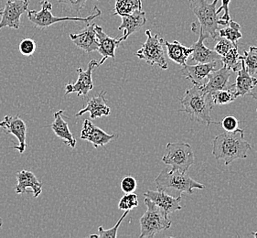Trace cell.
<instances>
[{"label":"cell","instance_id":"obj_8","mask_svg":"<svg viewBox=\"0 0 257 238\" xmlns=\"http://www.w3.org/2000/svg\"><path fill=\"white\" fill-rule=\"evenodd\" d=\"M147 41L136 53L140 60H143L150 65H158L162 70H167L169 65L166 61L164 52V42L163 38H160L159 34L152 35L151 31H146Z\"/></svg>","mask_w":257,"mask_h":238},{"label":"cell","instance_id":"obj_7","mask_svg":"<svg viewBox=\"0 0 257 238\" xmlns=\"http://www.w3.org/2000/svg\"><path fill=\"white\" fill-rule=\"evenodd\" d=\"M194 153L190 144L185 142L168 143L166 146V153L162 161L166 165L171 167L172 170L181 171H189L194 163Z\"/></svg>","mask_w":257,"mask_h":238},{"label":"cell","instance_id":"obj_22","mask_svg":"<svg viewBox=\"0 0 257 238\" xmlns=\"http://www.w3.org/2000/svg\"><path fill=\"white\" fill-rule=\"evenodd\" d=\"M63 110H60L54 114V121L49 127L52 128L53 132L55 133L58 138L62 139L64 143H66L69 147L74 149L76 147V140L73 138V135L69 130L68 123L62 117Z\"/></svg>","mask_w":257,"mask_h":238},{"label":"cell","instance_id":"obj_24","mask_svg":"<svg viewBox=\"0 0 257 238\" xmlns=\"http://www.w3.org/2000/svg\"><path fill=\"white\" fill-rule=\"evenodd\" d=\"M164 45L167 48L168 56L173 62L184 66L187 64V61L193 52V49L191 47L183 46L180 42L175 41L173 42H169L165 41Z\"/></svg>","mask_w":257,"mask_h":238},{"label":"cell","instance_id":"obj_19","mask_svg":"<svg viewBox=\"0 0 257 238\" xmlns=\"http://www.w3.org/2000/svg\"><path fill=\"white\" fill-rule=\"evenodd\" d=\"M122 23L118 27L119 31L123 30V35L121 38L122 42L127 40L130 35L140 31L147 23L146 12L143 10L135 11L130 15L122 16Z\"/></svg>","mask_w":257,"mask_h":238},{"label":"cell","instance_id":"obj_9","mask_svg":"<svg viewBox=\"0 0 257 238\" xmlns=\"http://www.w3.org/2000/svg\"><path fill=\"white\" fill-rule=\"evenodd\" d=\"M29 2L30 0H7L5 8L0 9V30L5 27L20 29L21 16L28 11Z\"/></svg>","mask_w":257,"mask_h":238},{"label":"cell","instance_id":"obj_30","mask_svg":"<svg viewBox=\"0 0 257 238\" xmlns=\"http://www.w3.org/2000/svg\"><path fill=\"white\" fill-rule=\"evenodd\" d=\"M138 206H139V197L134 192L125 193L120 199V202L118 203V208L122 211H131Z\"/></svg>","mask_w":257,"mask_h":238},{"label":"cell","instance_id":"obj_21","mask_svg":"<svg viewBox=\"0 0 257 238\" xmlns=\"http://www.w3.org/2000/svg\"><path fill=\"white\" fill-rule=\"evenodd\" d=\"M217 61L208 63H197L196 65L182 66V75L190 80L191 83L197 85L202 84V81L207 78L208 74L215 70Z\"/></svg>","mask_w":257,"mask_h":238},{"label":"cell","instance_id":"obj_33","mask_svg":"<svg viewBox=\"0 0 257 238\" xmlns=\"http://www.w3.org/2000/svg\"><path fill=\"white\" fill-rule=\"evenodd\" d=\"M36 42L31 39H24L21 41L19 49L20 52L25 56H31L36 51Z\"/></svg>","mask_w":257,"mask_h":238},{"label":"cell","instance_id":"obj_14","mask_svg":"<svg viewBox=\"0 0 257 238\" xmlns=\"http://www.w3.org/2000/svg\"><path fill=\"white\" fill-rule=\"evenodd\" d=\"M94 26H95V23L87 24V26L80 32L70 34L71 40L76 47L87 53L98 51V48H99V42H98Z\"/></svg>","mask_w":257,"mask_h":238},{"label":"cell","instance_id":"obj_12","mask_svg":"<svg viewBox=\"0 0 257 238\" xmlns=\"http://www.w3.org/2000/svg\"><path fill=\"white\" fill-rule=\"evenodd\" d=\"M191 31L199 34V39L198 41L191 46L193 49V52L191 53L192 57L191 60L193 62H198V63H208V62H214V61H221V56L217 53L214 50H210L209 48L204 45L203 42L206 39H210L208 35L204 34L202 31L199 29L198 23L193 22L191 24Z\"/></svg>","mask_w":257,"mask_h":238},{"label":"cell","instance_id":"obj_17","mask_svg":"<svg viewBox=\"0 0 257 238\" xmlns=\"http://www.w3.org/2000/svg\"><path fill=\"white\" fill-rule=\"evenodd\" d=\"M231 70L226 66H222L220 70H213L208 74V83L201 84V88L208 93H213L224 89L230 88L231 84L229 83V79L231 76Z\"/></svg>","mask_w":257,"mask_h":238},{"label":"cell","instance_id":"obj_36","mask_svg":"<svg viewBox=\"0 0 257 238\" xmlns=\"http://www.w3.org/2000/svg\"><path fill=\"white\" fill-rule=\"evenodd\" d=\"M221 126L225 130V131H228V132L234 131L238 129L239 121L236 117H234L232 115H228L221 121Z\"/></svg>","mask_w":257,"mask_h":238},{"label":"cell","instance_id":"obj_37","mask_svg":"<svg viewBox=\"0 0 257 238\" xmlns=\"http://www.w3.org/2000/svg\"><path fill=\"white\" fill-rule=\"evenodd\" d=\"M231 0H221V6L217 10V14L220 15L221 11H224V14L221 17V21H225L227 24H229V21H231V16L229 12V4Z\"/></svg>","mask_w":257,"mask_h":238},{"label":"cell","instance_id":"obj_1","mask_svg":"<svg viewBox=\"0 0 257 238\" xmlns=\"http://www.w3.org/2000/svg\"><path fill=\"white\" fill-rule=\"evenodd\" d=\"M251 145L244 140V130L225 131L218 135L212 141V155L216 160H223L225 165L239 159H246Z\"/></svg>","mask_w":257,"mask_h":238},{"label":"cell","instance_id":"obj_2","mask_svg":"<svg viewBox=\"0 0 257 238\" xmlns=\"http://www.w3.org/2000/svg\"><path fill=\"white\" fill-rule=\"evenodd\" d=\"M180 101L183 108L179 110V112L190 114L192 120L206 125L207 129L211 123L219 124V122L211 120V110L213 108L211 94L205 93L201 88V84H194L191 88L186 90L185 95Z\"/></svg>","mask_w":257,"mask_h":238},{"label":"cell","instance_id":"obj_6","mask_svg":"<svg viewBox=\"0 0 257 238\" xmlns=\"http://www.w3.org/2000/svg\"><path fill=\"white\" fill-rule=\"evenodd\" d=\"M41 11H28V18L31 23L35 28L40 30H43L45 28L52 26V24H55L57 22L61 21H82L89 23L93 21V19H96L97 17L102 14V11L98 9V7H94L93 14L88 16L86 18H80V17H62L58 18L54 17L52 14V4L48 0L41 1Z\"/></svg>","mask_w":257,"mask_h":238},{"label":"cell","instance_id":"obj_40","mask_svg":"<svg viewBox=\"0 0 257 238\" xmlns=\"http://www.w3.org/2000/svg\"><path fill=\"white\" fill-rule=\"evenodd\" d=\"M252 234L253 235V236H254V237L257 238V231L256 232H253V233H252Z\"/></svg>","mask_w":257,"mask_h":238},{"label":"cell","instance_id":"obj_35","mask_svg":"<svg viewBox=\"0 0 257 238\" xmlns=\"http://www.w3.org/2000/svg\"><path fill=\"white\" fill-rule=\"evenodd\" d=\"M234 45H236V44H233V43L230 42L229 40L222 38L221 41H218V42H217L216 45L214 47V51H215L221 57H222V56H224L227 52H229Z\"/></svg>","mask_w":257,"mask_h":238},{"label":"cell","instance_id":"obj_39","mask_svg":"<svg viewBox=\"0 0 257 238\" xmlns=\"http://www.w3.org/2000/svg\"><path fill=\"white\" fill-rule=\"evenodd\" d=\"M3 225V220H2V218H0V227Z\"/></svg>","mask_w":257,"mask_h":238},{"label":"cell","instance_id":"obj_25","mask_svg":"<svg viewBox=\"0 0 257 238\" xmlns=\"http://www.w3.org/2000/svg\"><path fill=\"white\" fill-rule=\"evenodd\" d=\"M139 10H143L141 0H115L113 15H130Z\"/></svg>","mask_w":257,"mask_h":238},{"label":"cell","instance_id":"obj_27","mask_svg":"<svg viewBox=\"0 0 257 238\" xmlns=\"http://www.w3.org/2000/svg\"><path fill=\"white\" fill-rule=\"evenodd\" d=\"M219 38H224L232 42L233 44H237L238 41L242 39V34L241 33V26L235 21H230L229 24L223 29H220L218 31Z\"/></svg>","mask_w":257,"mask_h":238},{"label":"cell","instance_id":"obj_38","mask_svg":"<svg viewBox=\"0 0 257 238\" xmlns=\"http://www.w3.org/2000/svg\"><path fill=\"white\" fill-rule=\"evenodd\" d=\"M249 95H251L252 96V98L255 99L257 101V83L256 85L253 87V88L250 91V93H248Z\"/></svg>","mask_w":257,"mask_h":238},{"label":"cell","instance_id":"obj_10","mask_svg":"<svg viewBox=\"0 0 257 238\" xmlns=\"http://www.w3.org/2000/svg\"><path fill=\"white\" fill-rule=\"evenodd\" d=\"M100 66L99 61L92 60L88 63L87 70H82V68L77 69L78 79L74 83L69 82L65 87V95L69 93H75L78 96H86L89 92L93 89V73L94 68Z\"/></svg>","mask_w":257,"mask_h":238},{"label":"cell","instance_id":"obj_41","mask_svg":"<svg viewBox=\"0 0 257 238\" xmlns=\"http://www.w3.org/2000/svg\"><path fill=\"white\" fill-rule=\"evenodd\" d=\"M191 1H193V0H189V2H191Z\"/></svg>","mask_w":257,"mask_h":238},{"label":"cell","instance_id":"obj_26","mask_svg":"<svg viewBox=\"0 0 257 238\" xmlns=\"http://www.w3.org/2000/svg\"><path fill=\"white\" fill-rule=\"evenodd\" d=\"M221 62L224 66L232 72H238L242 67V55L238 52V45H234L224 56L221 57Z\"/></svg>","mask_w":257,"mask_h":238},{"label":"cell","instance_id":"obj_34","mask_svg":"<svg viewBox=\"0 0 257 238\" xmlns=\"http://www.w3.org/2000/svg\"><path fill=\"white\" fill-rule=\"evenodd\" d=\"M120 187H121V190L124 193H131V192H134L137 190L138 181L135 179L134 177H124L123 180L121 181Z\"/></svg>","mask_w":257,"mask_h":238},{"label":"cell","instance_id":"obj_11","mask_svg":"<svg viewBox=\"0 0 257 238\" xmlns=\"http://www.w3.org/2000/svg\"><path fill=\"white\" fill-rule=\"evenodd\" d=\"M0 128L5 131L7 134L15 136L19 140V145L13 146L11 149L18 150L20 153H23L26 150L27 126L25 122L20 117V115L12 116L7 114L3 121L0 122Z\"/></svg>","mask_w":257,"mask_h":238},{"label":"cell","instance_id":"obj_5","mask_svg":"<svg viewBox=\"0 0 257 238\" xmlns=\"http://www.w3.org/2000/svg\"><path fill=\"white\" fill-rule=\"evenodd\" d=\"M145 204L147 211L140 218V231L139 238L154 237L157 233L168 230L171 226L170 215L159 207L155 202L145 197Z\"/></svg>","mask_w":257,"mask_h":238},{"label":"cell","instance_id":"obj_4","mask_svg":"<svg viewBox=\"0 0 257 238\" xmlns=\"http://www.w3.org/2000/svg\"><path fill=\"white\" fill-rule=\"evenodd\" d=\"M155 183L159 191H175L178 196H181L182 192L192 194L194 189L203 190L205 187L191 179L185 171L180 170L164 169L160 171L159 176L156 178Z\"/></svg>","mask_w":257,"mask_h":238},{"label":"cell","instance_id":"obj_32","mask_svg":"<svg viewBox=\"0 0 257 238\" xmlns=\"http://www.w3.org/2000/svg\"><path fill=\"white\" fill-rule=\"evenodd\" d=\"M87 1L88 0H58V3L66 6L70 11L80 15L81 11Z\"/></svg>","mask_w":257,"mask_h":238},{"label":"cell","instance_id":"obj_20","mask_svg":"<svg viewBox=\"0 0 257 238\" xmlns=\"http://www.w3.org/2000/svg\"><path fill=\"white\" fill-rule=\"evenodd\" d=\"M106 92L102 91L98 95L93 96L88 101L87 104L84 108L79 111L77 114H75L76 117L82 116L85 113H90V117L95 119L102 116H107L111 114V109L107 105L106 99H105Z\"/></svg>","mask_w":257,"mask_h":238},{"label":"cell","instance_id":"obj_42","mask_svg":"<svg viewBox=\"0 0 257 238\" xmlns=\"http://www.w3.org/2000/svg\"><path fill=\"white\" fill-rule=\"evenodd\" d=\"M256 111H257V108H256Z\"/></svg>","mask_w":257,"mask_h":238},{"label":"cell","instance_id":"obj_13","mask_svg":"<svg viewBox=\"0 0 257 238\" xmlns=\"http://www.w3.org/2000/svg\"><path fill=\"white\" fill-rule=\"evenodd\" d=\"M115 138H117V135L107 134L103 130L96 127L89 119H85L83 121L81 139L87 140L90 143H92L94 149L107 145L111 140H113Z\"/></svg>","mask_w":257,"mask_h":238},{"label":"cell","instance_id":"obj_3","mask_svg":"<svg viewBox=\"0 0 257 238\" xmlns=\"http://www.w3.org/2000/svg\"><path fill=\"white\" fill-rule=\"evenodd\" d=\"M218 1L219 0H213L211 3H208L207 0H193L190 2V8L199 21V29L209 38L216 41L219 39V26L228 25L225 21H221V17L217 14Z\"/></svg>","mask_w":257,"mask_h":238},{"label":"cell","instance_id":"obj_29","mask_svg":"<svg viewBox=\"0 0 257 238\" xmlns=\"http://www.w3.org/2000/svg\"><path fill=\"white\" fill-rule=\"evenodd\" d=\"M242 58L247 72L252 76L257 75V47L251 46L249 51H244Z\"/></svg>","mask_w":257,"mask_h":238},{"label":"cell","instance_id":"obj_15","mask_svg":"<svg viewBox=\"0 0 257 238\" xmlns=\"http://www.w3.org/2000/svg\"><path fill=\"white\" fill-rule=\"evenodd\" d=\"M94 30L99 42L98 52L103 56V59L99 61V65H102L108 58H111L112 60L115 59V50L122 42V40L121 38L114 39L108 36L106 33L103 32V28L98 26L97 24H95Z\"/></svg>","mask_w":257,"mask_h":238},{"label":"cell","instance_id":"obj_28","mask_svg":"<svg viewBox=\"0 0 257 238\" xmlns=\"http://www.w3.org/2000/svg\"><path fill=\"white\" fill-rule=\"evenodd\" d=\"M236 92L234 88V84H231V87L224 90L217 91L215 93H211V100L212 104L223 105V104H230L237 98Z\"/></svg>","mask_w":257,"mask_h":238},{"label":"cell","instance_id":"obj_16","mask_svg":"<svg viewBox=\"0 0 257 238\" xmlns=\"http://www.w3.org/2000/svg\"><path fill=\"white\" fill-rule=\"evenodd\" d=\"M144 196L149 198L155 202L159 207L161 208L168 215L176 211L182 210L180 205L181 196L173 197L168 194L164 191H148L145 192Z\"/></svg>","mask_w":257,"mask_h":238},{"label":"cell","instance_id":"obj_23","mask_svg":"<svg viewBox=\"0 0 257 238\" xmlns=\"http://www.w3.org/2000/svg\"><path fill=\"white\" fill-rule=\"evenodd\" d=\"M256 78L247 72L242 58V67L237 72L236 81L234 84L237 96H245L256 85Z\"/></svg>","mask_w":257,"mask_h":238},{"label":"cell","instance_id":"obj_18","mask_svg":"<svg viewBox=\"0 0 257 238\" xmlns=\"http://www.w3.org/2000/svg\"><path fill=\"white\" fill-rule=\"evenodd\" d=\"M17 181L18 184L15 188L17 194H23V193H30L28 189H31V193H33L34 198L40 196L42 192V182L39 181V179L35 176V174L31 171H19L17 174Z\"/></svg>","mask_w":257,"mask_h":238},{"label":"cell","instance_id":"obj_31","mask_svg":"<svg viewBox=\"0 0 257 238\" xmlns=\"http://www.w3.org/2000/svg\"><path fill=\"white\" fill-rule=\"evenodd\" d=\"M129 211H124L123 215L120 217L117 223H115V225L111 229H103V226H99L98 227V234L97 236L99 238H115L117 236V230H118L120 224L122 223L123 221V219L125 218V216L128 214Z\"/></svg>","mask_w":257,"mask_h":238}]
</instances>
